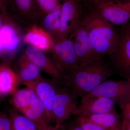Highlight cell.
Wrapping results in <instances>:
<instances>
[{"label":"cell","instance_id":"14","mask_svg":"<svg viewBox=\"0 0 130 130\" xmlns=\"http://www.w3.org/2000/svg\"><path fill=\"white\" fill-rule=\"evenodd\" d=\"M23 41L24 43L48 53L53 46L55 39L38 24H34L25 29Z\"/></svg>","mask_w":130,"mask_h":130},{"label":"cell","instance_id":"32","mask_svg":"<svg viewBox=\"0 0 130 130\" xmlns=\"http://www.w3.org/2000/svg\"><path fill=\"white\" fill-rule=\"evenodd\" d=\"M59 130H65V126L63 125H62Z\"/></svg>","mask_w":130,"mask_h":130},{"label":"cell","instance_id":"29","mask_svg":"<svg viewBox=\"0 0 130 130\" xmlns=\"http://www.w3.org/2000/svg\"><path fill=\"white\" fill-rule=\"evenodd\" d=\"M56 129L55 127V126H53L50 125H47L43 128H41V129H38V130H59Z\"/></svg>","mask_w":130,"mask_h":130},{"label":"cell","instance_id":"12","mask_svg":"<svg viewBox=\"0 0 130 130\" xmlns=\"http://www.w3.org/2000/svg\"><path fill=\"white\" fill-rule=\"evenodd\" d=\"M59 83L55 79H49L42 76L26 85L35 90L37 96L43 103L46 109L51 123H55L53 107Z\"/></svg>","mask_w":130,"mask_h":130},{"label":"cell","instance_id":"21","mask_svg":"<svg viewBox=\"0 0 130 130\" xmlns=\"http://www.w3.org/2000/svg\"><path fill=\"white\" fill-rule=\"evenodd\" d=\"M61 8L60 2L53 10L43 17L38 24L54 38L58 36L59 30Z\"/></svg>","mask_w":130,"mask_h":130},{"label":"cell","instance_id":"9","mask_svg":"<svg viewBox=\"0 0 130 130\" xmlns=\"http://www.w3.org/2000/svg\"><path fill=\"white\" fill-rule=\"evenodd\" d=\"M118 35L116 49L109 56L114 70L127 79L130 76V24L123 28Z\"/></svg>","mask_w":130,"mask_h":130},{"label":"cell","instance_id":"23","mask_svg":"<svg viewBox=\"0 0 130 130\" xmlns=\"http://www.w3.org/2000/svg\"><path fill=\"white\" fill-rule=\"evenodd\" d=\"M35 2L39 17V22L43 17L53 10L60 2L51 0H35Z\"/></svg>","mask_w":130,"mask_h":130},{"label":"cell","instance_id":"3","mask_svg":"<svg viewBox=\"0 0 130 130\" xmlns=\"http://www.w3.org/2000/svg\"><path fill=\"white\" fill-rule=\"evenodd\" d=\"M1 56L8 62L23 41L24 29L6 11H1Z\"/></svg>","mask_w":130,"mask_h":130},{"label":"cell","instance_id":"25","mask_svg":"<svg viewBox=\"0 0 130 130\" xmlns=\"http://www.w3.org/2000/svg\"><path fill=\"white\" fill-rule=\"evenodd\" d=\"M83 130H107L100 126L86 120L79 116H77Z\"/></svg>","mask_w":130,"mask_h":130},{"label":"cell","instance_id":"6","mask_svg":"<svg viewBox=\"0 0 130 130\" xmlns=\"http://www.w3.org/2000/svg\"><path fill=\"white\" fill-rule=\"evenodd\" d=\"M59 30L56 37L67 38L75 30L85 13L82 0H62Z\"/></svg>","mask_w":130,"mask_h":130},{"label":"cell","instance_id":"19","mask_svg":"<svg viewBox=\"0 0 130 130\" xmlns=\"http://www.w3.org/2000/svg\"><path fill=\"white\" fill-rule=\"evenodd\" d=\"M79 117L107 130H122V121L116 112Z\"/></svg>","mask_w":130,"mask_h":130},{"label":"cell","instance_id":"31","mask_svg":"<svg viewBox=\"0 0 130 130\" xmlns=\"http://www.w3.org/2000/svg\"><path fill=\"white\" fill-rule=\"evenodd\" d=\"M119 1L123 2H129L130 0H116Z\"/></svg>","mask_w":130,"mask_h":130},{"label":"cell","instance_id":"15","mask_svg":"<svg viewBox=\"0 0 130 130\" xmlns=\"http://www.w3.org/2000/svg\"><path fill=\"white\" fill-rule=\"evenodd\" d=\"M81 98L77 116H84L116 112V103L110 99L102 97H83Z\"/></svg>","mask_w":130,"mask_h":130},{"label":"cell","instance_id":"1","mask_svg":"<svg viewBox=\"0 0 130 130\" xmlns=\"http://www.w3.org/2000/svg\"><path fill=\"white\" fill-rule=\"evenodd\" d=\"M112 71L102 59L79 67L65 76L64 84L78 97L82 98L111 76Z\"/></svg>","mask_w":130,"mask_h":130},{"label":"cell","instance_id":"5","mask_svg":"<svg viewBox=\"0 0 130 130\" xmlns=\"http://www.w3.org/2000/svg\"><path fill=\"white\" fill-rule=\"evenodd\" d=\"M54 39L53 46L48 53L56 67L65 77L79 67L74 43L70 37Z\"/></svg>","mask_w":130,"mask_h":130},{"label":"cell","instance_id":"26","mask_svg":"<svg viewBox=\"0 0 130 130\" xmlns=\"http://www.w3.org/2000/svg\"><path fill=\"white\" fill-rule=\"evenodd\" d=\"M0 130H12L9 116L3 112L0 113Z\"/></svg>","mask_w":130,"mask_h":130},{"label":"cell","instance_id":"24","mask_svg":"<svg viewBox=\"0 0 130 130\" xmlns=\"http://www.w3.org/2000/svg\"><path fill=\"white\" fill-rule=\"evenodd\" d=\"M120 107L121 110L123 127L130 122V96Z\"/></svg>","mask_w":130,"mask_h":130},{"label":"cell","instance_id":"27","mask_svg":"<svg viewBox=\"0 0 130 130\" xmlns=\"http://www.w3.org/2000/svg\"><path fill=\"white\" fill-rule=\"evenodd\" d=\"M109 0H86L85 5L89 8V10H94L100 5L104 4Z\"/></svg>","mask_w":130,"mask_h":130},{"label":"cell","instance_id":"8","mask_svg":"<svg viewBox=\"0 0 130 130\" xmlns=\"http://www.w3.org/2000/svg\"><path fill=\"white\" fill-rule=\"evenodd\" d=\"M69 37L74 43L79 67L88 66L103 59L95 50L81 20Z\"/></svg>","mask_w":130,"mask_h":130},{"label":"cell","instance_id":"7","mask_svg":"<svg viewBox=\"0 0 130 130\" xmlns=\"http://www.w3.org/2000/svg\"><path fill=\"white\" fill-rule=\"evenodd\" d=\"M0 6L24 29L29 26L38 23L35 0H0Z\"/></svg>","mask_w":130,"mask_h":130},{"label":"cell","instance_id":"4","mask_svg":"<svg viewBox=\"0 0 130 130\" xmlns=\"http://www.w3.org/2000/svg\"><path fill=\"white\" fill-rule=\"evenodd\" d=\"M77 96L64 84H60L54 100L53 113L55 126L59 130L73 115H77L79 105Z\"/></svg>","mask_w":130,"mask_h":130},{"label":"cell","instance_id":"17","mask_svg":"<svg viewBox=\"0 0 130 130\" xmlns=\"http://www.w3.org/2000/svg\"><path fill=\"white\" fill-rule=\"evenodd\" d=\"M20 84L18 75L8 62L3 61L0 65V96L1 100L11 95Z\"/></svg>","mask_w":130,"mask_h":130},{"label":"cell","instance_id":"35","mask_svg":"<svg viewBox=\"0 0 130 130\" xmlns=\"http://www.w3.org/2000/svg\"><path fill=\"white\" fill-rule=\"evenodd\" d=\"M82 1H83V2L85 4V5H85V1H86V0H82Z\"/></svg>","mask_w":130,"mask_h":130},{"label":"cell","instance_id":"13","mask_svg":"<svg viewBox=\"0 0 130 130\" xmlns=\"http://www.w3.org/2000/svg\"><path fill=\"white\" fill-rule=\"evenodd\" d=\"M22 52L40 69L48 74L60 84H64L65 77L56 67L51 58L45 52L27 44Z\"/></svg>","mask_w":130,"mask_h":130},{"label":"cell","instance_id":"10","mask_svg":"<svg viewBox=\"0 0 130 130\" xmlns=\"http://www.w3.org/2000/svg\"><path fill=\"white\" fill-rule=\"evenodd\" d=\"M130 96V85L127 80H106L83 97L106 98L120 107Z\"/></svg>","mask_w":130,"mask_h":130},{"label":"cell","instance_id":"22","mask_svg":"<svg viewBox=\"0 0 130 130\" xmlns=\"http://www.w3.org/2000/svg\"><path fill=\"white\" fill-rule=\"evenodd\" d=\"M8 114L12 130H38L35 123L14 108L9 109Z\"/></svg>","mask_w":130,"mask_h":130},{"label":"cell","instance_id":"30","mask_svg":"<svg viewBox=\"0 0 130 130\" xmlns=\"http://www.w3.org/2000/svg\"><path fill=\"white\" fill-rule=\"evenodd\" d=\"M122 130H130V122L122 127Z\"/></svg>","mask_w":130,"mask_h":130},{"label":"cell","instance_id":"11","mask_svg":"<svg viewBox=\"0 0 130 130\" xmlns=\"http://www.w3.org/2000/svg\"><path fill=\"white\" fill-rule=\"evenodd\" d=\"M94 10L112 24L124 25L130 19V2L109 0Z\"/></svg>","mask_w":130,"mask_h":130},{"label":"cell","instance_id":"2","mask_svg":"<svg viewBox=\"0 0 130 130\" xmlns=\"http://www.w3.org/2000/svg\"><path fill=\"white\" fill-rule=\"evenodd\" d=\"M81 22L86 28L91 43L99 55L110 56L117 46L119 36L112 24L95 10L85 12Z\"/></svg>","mask_w":130,"mask_h":130},{"label":"cell","instance_id":"34","mask_svg":"<svg viewBox=\"0 0 130 130\" xmlns=\"http://www.w3.org/2000/svg\"><path fill=\"white\" fill-rule=\"evenodd\" d=\"M51 1H54L58 2H61L62 0H51Z\"/></svg>","mask_w":130,"mask_h":130},{"label":"cell","instance_id":"18","mask_svg":"<svg viewBox=\"0 0 130 130\" xmlns=\"http://www.w3.org/2000/svg\"><path fill=\"white\" fill-rule=\"evenodd\" d=\"M20 112L35 123L38 129L51 123L46 109L38 97L30 106Z\"/></svg>","mask_w":130,"mask_h":130},{"label":"cell","instance_id":"28","mask_svg":"<svg viewBox=\"0 0 130 130\" xmlns=\"http://www.w3.org/2000/svg\"><path fill=\"white\" fill-rule=\"evenodd\" d=\"M65 130H83L78 119L70 123L68 125L65 126Z\"/></svg>","mask_w":130,"mask_h":130},{"label":"cell","instance_id":"16","mask_svg":"<svg viewBox=\"0 0 130 130\" xmlns=\"http://www.w3.org/2000/svg\"><path fill=\"white\" fill-rule=\"evenodd\" d=\"M14 67L20 84L25 86L42 77L40 69L23 52L16 60Z\"/></svg>","mask_w":130,"mask_h":130},{"label":"cell","instance_id":"20","mask_svg":"<svg viewBox=\"0 0 130 130\" xmlns=\"http://www.w3.org/2000/svg\"><path fill=\"white\" fill-rule=\"evenodd\" d=\"M26 86L24 88L17 89L11 95V104L20 112L30 106L37 97L33 89Z\"/></svg>","mask_w":130,"mask_h":130},{"label":"cell","instance_id":"33","mask_svg":"<svg viewBox=\"0 0 130 130\" xmlns=\"http://www.w3.org/2000/svg\"><path fill=\"white\" fill-rule=\"evenodd\" d=\"M127 80L128 81L129 83V84L130 85V76H129V77L127 78Z\"/></svg>","mask_w":130,"mask_h":130}]
</instances>
